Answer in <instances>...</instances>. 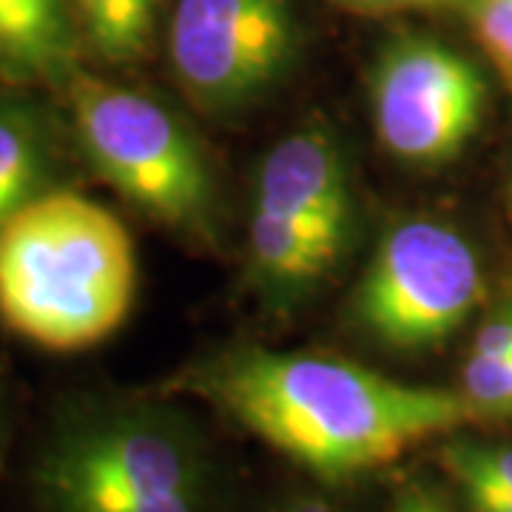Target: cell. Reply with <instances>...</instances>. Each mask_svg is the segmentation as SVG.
Returning a JSON list of instances; mask_svg holds the SVG:
<instances>
[{
    "instance_id": "2e32d148",
    "label": "cell",
    "mask_w": 512,
    "mask_h": 512,
    "mask_svg": "<svg viewBox=\"0 0 512 512\" xmlns=\"http://www.w3.org/2000/svg\"><path fill=\"white\" fill-rule=\"evenodd\" d=\"M473 353L493 356V359H512V302L495 311L476 333Z\"/></svg>"
},
{
    "instance_id": "3957f363",
    "label": "cell",
    "mask_w": 512,
    "mask_h": 512,
    "mask_svg": "<svg viewBox=\"0 0 512 512\" xmlns=\"http://www.w3.org/2000/svg\"><path fill=\"white\" fill-rule=\"evenodd\" d=\"M26 478L37 512L214 510V467L200 436L154 404L60 410Z\"/></svg>"
},
{
    "instance_id": "7a4b0ae2",
    "label": "cell",
    "mask_w": 512,
    "mask_h": 512,
    "mask_svg": "<svg viewBox=\"0 0 512 512\" xmlns=\"http://www.w3.org/2000/svg\"><path fill=\"white\" fill-rule=\"evenodd\" d=\"M137 296V254L109 208L43 191L0 222V322L52 353L106 342Z\"/></svg>"
},
{
    "instance_id": "4fadbf2b",
    "label": "cell",
    "mask_w": 512,
    "mask_h": 512,
    "mask_svg": "<svg viewBox=\"0 0 512 512\" xmlns=\"http://www.w3.org/2000/svg\"><path fill=\"white\" fill-rule=\"evenodd\" d=\"M441 467L458 490L512 493V447L473 439H450L441 447Z\"/></svg>"
},
{
    "instance_id": "ffe728a7",
    "label": "cell",
    "mask_w": 512,
    "mask_h": 512,
    "mask_svg": "<svg viewBox=\"0 0 512 512\" xmlns=\"http://www.w3.org/2000/svg\"><path fill=\"white\" fill-rule=\"evenodd\" d=\"M274 512H339L328 498L316 493H293L288 495Z\"/></svg>"
},
{
    "instance_id": "5b68a950",
    "label": "cell",
    "mask_w": 512,
    "mask_h": 512,
    "mask_svg": "<svg viewBox=\"0 0 512 512\" xmlns=\"http://www.w3.org/2000/svg\"><path fill=\"white\" fill-rule=\"evenodd\" d=\"M484 293L476 251L456 228L407 220L379 242L353 296V316L384 348L419 353L444 345Z\"/></svg>"
},
{
    "instance_id": "8fae6325",
    "label": "cell",
    "mask_w": 512,
    "mask_h": 512,
    "mask_svg": "<svg viewBox=\"0 0 512 512\" xmlns=\"http://www.w3.org/2000/svg\"><path fill=\"white\" fill-rule=\"evenodd\" d=\"M49 174V146L37 117L26 106L0 100V222L37 194Z\"/></svg>"
},
{
    "instance_id": "5bb4252c",
    "label": "cell",
    "mask_w": 512,
    "mask_h": 512,
    "mask_svg": "<svg viewBox=\"0 0 512 512\" xmlns=\"http://www.w3.org/2000/svg\"><path fill=\"white\" fill-rule=\"evenodd\" d=\"M461 396L478 419H512V359L470 353L461 376Z\"/></svg>"
},
{
    "instance_id": "52a82bcc",
    "label": "cell",
    "mask_w": 512,
    "mask_h": 512,
    "mask_svg": "<svg viewBox=\"0 0 512 512\" xmlns=\"http://www.w3.org/2000/svg\"><path fill=\"white\" fill-rule=\"evenodd\" d=\"M487 83L456 49L430 37L393 43L373 72V120L404 163L439 165L461 154L484 117Z\"/></svg>"
},
{
    "instance_id": "7c38bea8",
    "label": "cell",
    "mask_w": 512,
    "mask_h": 512,
    "mask_svg": "<svg viewBox=\"0 0 512 512\" xmlns=\"http://www.w3.org/2000/svg\"><path fill=\"white\" fill-rule=\"evenodd\" d=\"M83 46L106 63H134L146 55L160 0H69Z\"/></svg>"
},
{
    "instance_id": "8992f818",
    "label": "cell",
    "mask_w": 512,
    "mask_h": 512,
    "mask_svg": "<svg viewBox=\"0 0 512 512\" xmlns=\"http://www.w3.org/2000/svg\"><path fill=\"white\" fill-rule=\"evenodd\" d=\"M299 46L291 0H177L171 66L191 100L228 114L254 106L288 74Z\"/></svg>"
},
{
    "instance_id": "9a60e30c",
    "label": "cell",
    "mask_w": 512,
    "mask_h": 512,
    "mask_svg": "<svg viewBox=\"0 0 512 512\" xmlns=\"http://www.w3.org/2000/svg\"><path fill=\"white\" fill-rule=\"evenodd\" d=\"M470 26L495 69L512 86V0H473Z\"/></svg>"
},
{
    "instance_id": "ba28073f",
    "label": "cell",
    "mask_w": 512,
    "mask_h": 512,
    "mask_svg": "<svg viewBox=\"0 0 512 512\" xmlns=\"http://www.w3.org/2000/svg\"><path fill=\"white\" fill-rule=\"evenodd\" d=\"M254 205L345 242L353 222V191L333 134L302 128L279 140L259 165Z\"/></svg>"
},
{
    "instance_id": "6da1fadb",
    "label": "cell",
    "mask_w": 512,
    "mask_h": 512,
    "mask_svg": "<svg viewBox=\"0 0 512 512\" xmlns=\"http://www.w3.org/2000/svg\"><path fill=\"white\" fill-rule=\"evenodd\" d=\"M183 387L330 484L382 470L478 421L461 390L396 382L316 353L225 350L188 370Z\"/></svg>"
},
{
    "instance_id": "277c9868",
    "label": "cell",
    "mask_w": 512,
    "mask_h": 512,
    "mask_svg": "<svg viewBox=\"0 0 512 512\" xmlns=\"http://www.w3.org/2000/svg\"><path fill=\"white\" fill-rule=\"evenodd\" d=\"M94 171L151 220L214 239L217 183L197 137L154 97L77 72L66 83Z\"/></svg>"
},
{
    "instance_id": "44dd1931",
    "label": "cell",
    "mask_w": 512,
    "mask_h": 512,
    "mask_svg": "<svg viewBox=\"0 0 512 512\" xmlns=\"http://www.w3.org/2000/svg\"><path fill=\"white\" fill-rule=\"evenodd\" d=\"M9 447H12V407H9L6 390L0 387V476H3V470H6Z\"/></svg>"
},
{
    "instance_id": "ac0fdd59",
    "label": "cell",
    "mask_w": 512,
    "mask_h": 512,
    "mask_svg": "<svg viewBox=\"0 0 512 512\" xmlns=\"http://www.w3.org/2000/svg\"><path fill=\"white\" fill-rule=\"evenodd\" d=\"M467 507L473 512H512V493L501 490H464Z\"/></svg>"
},
{
    "instance_id": "30bf717a",
    "label": "cell",
    "mask_w": 512,
    "mask_h": 512,
    "mask_svg": "<svg viewBox=\"0 0 512 512\" xmlns=\"http://www.w3.org/2000/svg\"><path fill=\"white\" fill-rule=\"evenodd\" d=\"M248 248L259 282L276 293H299L328 274L345 242L254 205L248 222Z\"/></svg>"
},
{
    "instance_id": "d6986e66",
    "label": "cell",
    "mask_w": 512,
    "mask_h": 512,
    "mask_svg": "<svg viewBox=\"0 0 512 512\" xmlns=\"http://www.w3.org/2000/svg\"><path fill=\"white\" fill-rule=\"evenodd\" d=\"M342 3L365 12H399V9H436L450 0H342Z\"/></svg>"
},
{
    "instance_id": "9c48e42d",
    "label": "cell",
    "mask_w": 512,
    "mask_h": 512,
    "mask_svg": "<svg viewBox=\"0 0 512 512\" xmlns=\"http://www.w3.org/2000/svg\"><path fill=\"white\" fill-rule=\"evenodd\" d=\"M80 43L69 0H0V80L66 86Z\"/></svg>"
},
{
    "instance_id": "e0dca14e",
    "label": "cell",
    "mask_w": 512,
    "mask_h": 512,
    "mask_svg": "<svg viewBox=\"0 0 512 512\" xmlns=\"http://www.w3.org/2000/svg\"><path fill=\"white\" fill-rule=\"evenodd\" d=\"M390 512H453L444 501H439L433 493H427L424 487H407L399 498L393 501Z\"/></svg>"
}]
</instances>
